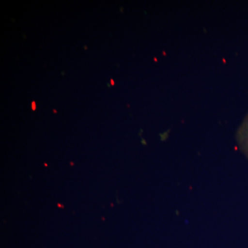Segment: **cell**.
<instances>
[{
  "label": "cell",
  "mask_w": 248,
  "mask_h": 248,
  "mask_svg": "<svg viewBox=\"0 0 248 248\" xmlns=\"http://www.w3.org/2000/svg\"><path fill=\"white\" fill-rule=\"evenodd\" d=\"M236 140L239 151L248 159V112L236 131Z\"/></svg>",
  "instance_id": "obj_1"
},
{
  "label": "cell",
  "mask_w": 248,
  "mask_h": 248,
  "mask_svg": "<svg viewBox=\"0 0 248 248\" xmlns=\"http://www.w3.org/2000/svg\"><path fill=\"white\" fill-rule=\"evenodd\" d=\"M32 109H33V110H35V102H32Z\"/></svg>",
  "instance_id": "obj_2"
}]
</instances>
